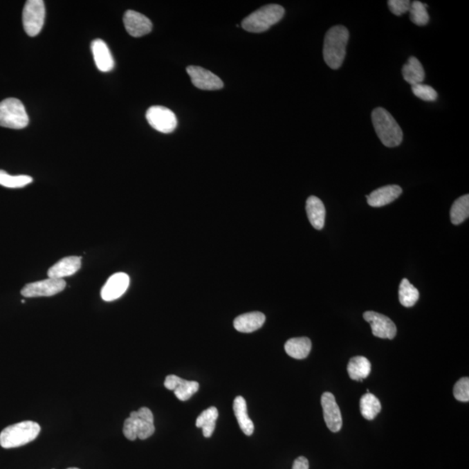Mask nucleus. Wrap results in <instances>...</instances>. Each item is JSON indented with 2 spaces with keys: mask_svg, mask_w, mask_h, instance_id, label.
Masks as SVG:
<instances>
[{
  "mask_svg": "<svg viewBox=\"0 0 469 469\" xmlns=\"http://www.w3.org/2000/svg\"><path fill=\"white\" fill-rule=\"evenodd\" d=\"M349 37V30L343 26H335L326 33L324 44L325 63L333 70L342 66L346 55Z\"/></svg>",
  "mask_w": 469,
  "mask_h": 469,
  "instance_id": "nucleus-1",
  "label": "nucleus"
},
{
  "mask_svg": "<svg viewBox=\"0 0 469 469\" xmlns=\"http://www.w3.org/2000/svg\"><path fill=\"white\" fill-rule=\"evenodd\" d=\"M372 123L380 142L387 147H396L403 141L402 129L389 111L382 107L372 112Z\"/></svg>",
  "mask_w": 469,
  "mask_h": 469,
  "instance_id": "nucleus-2",
  "label": "nucleus"
},
{
  "mask_svg": "<svg viewBox=\"0 0 469 469\" xmlns=\"http://www.w3.org/2000/svg\"><path fill=\"white\" fill-rule=\"evenodd\" d=\"M42 431L39 424L32 421L11 425L0 433V446L4 448H15L32 443Z\"/></svg>",
  "mask_w": 469,
  "mask_h": 469,
  "instance_id": "nucleus-3",
  "label": "nucleus"
},
{
  "mask_svg": "<svg viewBox=\"0 0 469 469\" xmlns=\"http://www.w3.org/2000/svg\"><path fill=\"white\" fill-rule=\"evenodd\" d=\"M155 432L154 416L148 407H141L132 411L130 416L125 421L123 433L128 440L148 439Z\"/></svg>",
  "mask_w": 469,
  "mask_h": 469,
  "instance_id": "nucleus-4",
  "label": "nucleus"
},
{
  "mask_svg": "<svg viewBox=\"0 0 469 469\" xmlns=\"http://www.w3.org/2000/svg\"><path fill=\"white\" fill-rule=\"evenodd\" d=\"M284 13V8L279 5L271 4L263 6L243 19V28L247 32L253 33L266 32L272 26L276 25L283 19Z\"/></svg>",
  "mask_w": 469,
  "mask_h": 469,
  "instance_id": "nucleus-5",
  "label": "nucleus"
},
{
  "mask_svg": "<svg viewBox=\"0 0 469 469\" xmlns=\"http://www.w3.org/2000/svg\"><path fill=\"white\" fill-rule=\"evenodd\" d=\"M28 124V115L21 101L11 98L0 102V127L20 130Z\"/></svg>",
  "mask_w": 469,
  "mask_h": 469,
  "instance_id": "nucleus-6",
  "label": "nucleus"
},
{
  "mask_svg": "<svg viewBox=\"0 0 469 469\" xmlns=\"http://www.w3.org/2000/svg\"><path fill=\"white\" fill-rule=\"evenodd\" d=\"M46 8L42 0H28L23 10V26L30 37L42 32L45 23Z\"/></svg>",
  "mask_w": 469,
  "mask_h": 469,
  "instance_id": "nucleus-7",
  "label": "nucleus"
},
{
  "mask_svg": "<svg viewBox=\"0 0 469 469\" xmlns=\"http://www.w3.org/2000/svg\"><path fill=\"white\" fill-rule=\"evenodd\" d=\"M146 120L152 128L162 134H171L178 125L174 112L164 107H151L146 112Z\"/></svg>",
  "mask_w": 469,
  "mask_h": 469,
  "instance_id": "nucleus-8",
  "label": "nucleus"
},
{
  "mask_svg": "<svg viewBox=\"0 0 469 469\" xmlns=\"http://www.w3.org/2000/svg\"><path fill=\"white\" fill-rule=\"evenodd\" d=\"M66 286V283L64 279L48 278V279L26 284L22 288L21 295L25 297H53L63 291Z\"/></svg>",
  "mask_w": 469,
  "mask_h": 469,
  "instance_id": "nucleus-9",
  "label": "nucleus"
},
{
  "mask_svg": "<svg viewBox=\"0 0 469 469\" xmlns=\"http://www.w3.org/2000/svg\"><path fill=\"white\" fill-rule=\"evenodd\" d=\"M363 318L371 326L373 335L382 339L392 340L396 338L397 329L389 318L375 311H367Z\"/></svg>",
  "mask_w": 469,
  "mask_h": 469,
  "instance_id": "nucleus-10",
  "label": "nucleus"
},
{
  "mask_svg": "<svg viewBox=\"0 0 469 469\" xmlns=\"http://www.w3.org/2000/svg\"><path fill=\"white\" fill-rule=\"evenodd\" d=\"M192 82L196 88L205 91H216L222 89L223 81L219 77L205 68L190 66L187 68Z\"/></svg>",
  "mask_w": 469,
  "mask_h": 469,
  "instance_id": "nucleus-11",
  "label": "nucleus"
},
{
  "mask_svg": "<svg viewBox=\"0 0 469 469\" xmlns=\"http://www.w3.org/2000/svg\"><path fill=\"white\" fill-rule=\"evenodd\" d=\"M321 404L322 410H324L326 426L331 432H339L342 427V418L341 410H340L334 395L329 392L322 394Z\"/></svg>",
  "mask_w": 469,
  "mask_h": 469,
  "instance_id": "nucleus-12",
  "label": "nucleus"
},
{
  "mask_svg": "<svg viewBox=\"0 0 469 469\" xmlns=\"http://www.w3.org/2000/svg\"><path fill=\"white\" fill-rule=\"evenodd\" d=\"M130 285V277L127 274L120 272L109 278L101 291V297L105 302L117 300L127 292Z\"/></svg>",
  "mask_w": 469,
  "mask_h": 469,
  "instance_id": "nucleus-13",
  "label": "nucleus"
},
{
  "mask_svg": "<svg viewBox=\"0 0 469 469\" xmlns=\"http://www.w3.org/2000/svg\"><path fill=\"white\" fill-rule=\"evenodd\" d=\"M124 24L125 29L131 36L139 37L151 32L152 23L147 17L138 12L128 10L125 13Z\"/></svg>",
  "mask_w": 469,
  "mask_h": 469,
  "instance_id": "nucleus-14",
  "label": "nucleus"
},
{
  "mask_svg": "<svg viewBox=\"0 0 469 469\" xmlns=\"http://www.w3.org/2000/svg\"><path fill=\"white\" fill-rule=\"evenodd\" d=\"M403 190L398 185H387L374 190L369 196H366L367 201L371 207L385 206L395 201L402 195Z\"/></svg>",
  "mask_w": 469,
  "mask_h": 469,
  "instance_id": "nucleus-15",
  "label": "nucleus"
},
{
  "mask_svg": "<svg viewBox=\"0 0 469 469\" xmlns=\"http://www.w3.org/2000/svg\"><path fill=\"white\" fill-rule=\"evenodd\" d=\"M81 260L82 258L80 257H64L50 267L47 275L49 278H56V279H63L64 277L73 276L80 270Z\"/></svg>",
  "mask_w": 469,
  "mask_h": 469,
  "instance_id": "nucleus-16",
  "label": "nucleus"
},
{
  "mask_svg": "<svg viewBox=\"0 0 469 469\" xmlns=\"http://www.w3.org/2000/svg\"><path fill=\"white\" fill-rule=\"evenodd\" d=\"M95 64L98 69L103 73H109L114 68V59L107 43L102 39H95L91 43Z\"/></svg>",
  "mask_w": 469,
  "mask_h": 469,
  "instance_id": "nucleus-17",
  "label": "nucleus"
},
{
  "mask_svg": "<svg viewBox=\"0 0 469 469\" xmlns=\"http://www.w3.org/2000/svg\"><path fill=\"white\" fill-rule=\"evenodd\" d=\"M306 212L309 222L315 230H322L324 226L326 210L324 203L317 196H311L306 202Z\"/></svg>",
  "mask_w": 469,
  "mask_h": 469,
  "instance_id": "nucleus-18",
  "label": "nucleus"
},
{
  "mask_svg": "<svg viewBox=\"0 0 469 469\" xmlns=\"http://www.w3.org/2000/svg\"><path fill=\"white\" fill-rule=\"evenodd\" d=\"M265 322V315L261 312H250L241 315L234 320V327L237 331L251 333L261 328Z\"/></svg>",
  "mask_w": 469,
  "mask_h": 469,
  "instance_id": "nucleus-19",
  "label": "nucleus"
},
{
  "mask_svg": "<svg viewBox=\"0 0 469 469\" xmlns=\"http://www.w3.org/2000/svg\"><path fill=\"white\" fill-rule=\"evenodd\" d=\"M233 410L241 430L246 436H250L254 433L255 427L253 421L248 414L247 403L243 397L237 396L234 400Z\"/></svg>",
  "mask_w": 469,
  "mask_h": 469,
  "instance_id": "nucleus-20",
  "label": "nucleus"
},
{
  "mask_svg": "<svg viewBox=\"0 0 469 469\" xmlns=\"http://www.w3.org/2000/svg\"><path fill=\"white\" fill-rule=\"evenodd\" d=\"M347 371L350 379L362 382L369 376L371 363L365 356H355L349 360Z\"/></svg>",
  "mask_w": 469,
  "mask_h": 469,
  "instance_id": "nucleus-21",
  "label": "nucleus"
},
{
  "mask_svg": "<svg viewBox=\"0 0 469 469\" xmlns=\"http://www.w3.org/2000/svg\"><path fill=\"white\" fill-rule=\"evenodd\" d=\"M311 347V341L308 338H297L288 340L284 349L291 358L302 360L309 355Z\"/></svg>",
  "mask_w": 469,
  "mask_h": 469,
  "instance_id": "nucleus-22",
  "label": "nucleus"
},
{
  "mask_svg": "<svg viewBox=\"0 0 469 469\" xmlns=\"http://www.w3.org/2000/svg\"><path fill=\"white\" fill-rule=\"evenodd\" d=\"M403 76L406 82L411 86L423 84L425 78V71L419 60L414 57H410L407 63L403 67Z\"/></svg>",
  "mask_w": 469,
  "mask_h": 469,
  "instance_id": "nucleus-23",
  "label": "nucleus"
},
{
  "mask_svg": "<svg viewBox=\"0 0 469 469\" xmlns=\"http://www.w3.org/2000/svg\"><path fill=\"white\" fill-rule=\"evenodd\" d=\"M219 417V411L215 407L203 411L196 421V426L201 427L203 436L209 438L212 436L216 427V421Z\"/></svg>",
  "mask_w": 469,
  "mask_h": 469,
  "instance_id": "nucleus-24",
  "label": "nucleus"
},
{
  "mask_svg": "<svg viewBox=\"0 0 469 469\" xmlns=\"http://www.w3.org/2000/svg\"><path fill=\"white\" fill-rule=\"evenodd\" d=\"M360 410L365 419L372 421L382 410V405L376 396L371 393H367L360 400Z\"/></svg>",
  "mask_w": 469,
  "mask_h": 469,
  "instance_id": "nucleus-25",
  "label": "nucleus"
},
{
  "mask_svg": "<svg viewBox=\"0 0 469 469\" xmlns=\"http://www.w3.org/2000/svg\"><path fill=\"white\" fill-rule=\"evenodd\" d=\"M419 291L406 278L401 282L399 287V301L406 308L413 307L419 300Z\"/></svg>",
  "mask_w": 469,
  "mask_h": 469,
  "instance_id": "nucleus-26",
  "label": "nucleus"
},
{
  "mask_svg": "<svg viewBox=\"0 0 469 469\" xmlns=\"http://www.w3.org/2000/svg\"><path fill=\"white\" fill-rule=\"evenodd\" d=\"M469 217V196L465 195L455 200L450 210L452 223L458 226Z\"/></svg>",
  "mask_w": 469,
  "mask_h": 469,
  "instance_id": "nucleus-27",
  "label": "nucleus"
},
{
  "mask_svg": "<svg viewBox=\"0 0 469 469\" xmlns=\"http://www.w3.org/2000/svg\"><path fill=\"white\" fill-rule=\"evenodd\" d=\"M33 179L30 176L9 175L8 172L0 169V185L6 187V188H23V187L33 183Z\"/></svg>",
  "mask_w": 469,
  "mask_h": 469,
  "instance_id": "nucleus-28",
  "label": "nucleus"
},
{
  "mask_svg": "<svg viewBox=\"0 0 469 469\" xmlns=\"http://www.w3.org/2000/svg\"><path fill=\"white\" fill-rule=\"evenodd\" d=\"M199 389V383L194 382V380H186L180 379L178 386L176 387L174 391L176 398L182 402H185L190 398H192L193 395H195Z\"/></svg>",
  "mask_w": 469,
  "mask_h": 469,
  "instance_id": "nucleus-29",
  "label": "nucleus"
},
{
  "mask_svg": "<svg viewBox=\"0 0 469 469\" xmlns=\"http://www.w3.org/2000/svg\"><path fill=\"white\" fill-rule=\"evenodd\" d=\"M427 6L420 1L411 3L410 13V20L419 26H426L430 21V15L427 11Z\"/></svg>",
  "mask_w": 469,
  "mask_h": 469,
  "instance_id": "nucleus-30",
  "label": "nucleus"
},
{
  "mask_svg": "<svg viewBox=\"0 0 469 469\" xmlns=\"http://www.w3.org/2000/svg\"><path fill=\"white\" fill-rule=\"evenodd\" d=\"M414 96L424 101H436L438 98L436 91L433 87L423 84H418L412 86Z\"/></svg>",
  "mask_w": 469,
  "mask_h": 469,
  "instance_id": "nucleus-31",
  "label": "nucleus"
},
{
  "mask_svg": "<svg viewBox=\"0 0 469 469\" xmlns=\"http://www.w3.org/2000/svg\"><path fill=\"white\" fill-rule=\"evenodd\" d=\"M454 396L459 402L468 403L469 401V379L463 377L458 380L454 387Z\"/></svg>",
  "mask_w": 469,
  "mask_h": 469,
  "instance_id": "nucleus-32",
  "label": "nucleus"
},
{
  "mask_svg": "<svg viewBox=\"0 0 469 469\" xmlns=\"http://www.w3.org/2000/svg\"><path fill=\"white\" fill-rule=\"evenodd\" d=\"M410 5L409 0H389L387 2L391 12L396 16H401L409 12Z\"/></svg>",
  "mask_w": 469,
  "mask_h": 469,
  "instance_id": "nucleus-33",
  "label": "nucleus"
},
{
  "mask_svg": "<svg viewBox=\"0 0 469 469\" xmlns=\"http://www.w3.org/2000/svg\"><path fill=\"white\" fill-rule=\"evenodd\" d=\"M309 463L307 458L304 457H300L297 459L293 462V466H292V469H309Z\"/></svg>",
  "mask_w": 469,
  "mask_h": 469,
  "instance_id": "nucleus-34",
  "label": "nucleus"
},
{
  "mask_svg": "<svg viewBox=\"0 0 469 469\" xmlns=\"http://www.w3.org/2000/svg\"><path fill=\"white\" fill-rule=\"evenodd\" d=\"M67 469H80V468H67Z\"/></svg>",
  "mask_w": 469,
  "mask_h": 469,
  "instance_id": "nucleus-35",
  "label": "nucleus"
}]
</instances>
